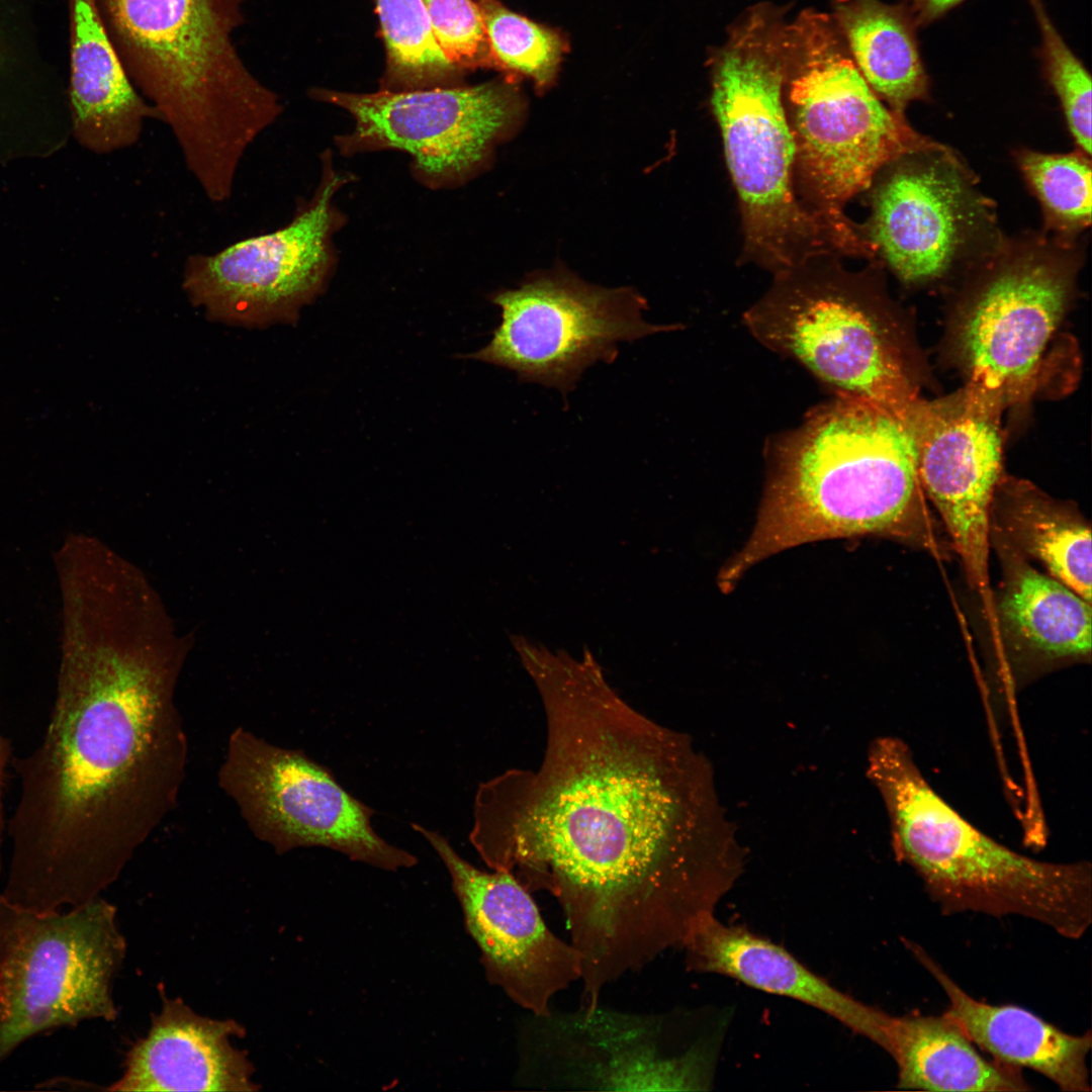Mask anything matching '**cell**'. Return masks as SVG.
<instances>
[{"mask_svg": "<svg viewBox=\"0 0 1092 1092\" xmlns=\"http://www.w3.org/2000/svg\"><path fill=\"white\" fill-rule=\"evenodd\" d=\"M522 664L544 710V754L478 786L469 840L490 870L557 900L581 999L596 1004L714 914L745 849L706 756L628 704L587 649L538 646Z\"/></svg>", "mask_w": 1092, "mask_h": 1092, "instance_id": "1", "label": "cell"}, {"mask_svg": "<svg viewBox=\"0 0 1092 1092\" xmlns=\"http://www.w3.org/2000/svg\"><path fill=\"white\" fill-rule=\"evenodd\" d=\"M56 700L19 760L1 895L36 912L96 897L177 800L187 742L175 704L192 647L161 595L93 578L60 593Z\"/></svg>", "mask_w": 1092, "mask_h": 1092, "instance_id": "2", "label": "cell"}, {"mask_svg": "<svg viewBox=\"0 0 1092 1092\" xmlns=\"http://www.w3.org/2000/svg\"><path fill=\"white\" fill-rule=\"evenodd\" d=\"M753 529L718 575L729 593L755 564L807 543L906 537L921 513L917 455L906 423L864 398L835 396L766 444Z\"/></svg>", "mask_w": 1092, "mask_h": 1092, "instance_id": "3", "label": "cell"}, {"mask_svg": "<svg viewBox=\"0 0 1092 1092\" xmlns=\"http://www.w3.org/2000/svg\"><path fill=\"white\" fill-rule=\"evenodd\" d=\"M95 1L131 82L199 187H230L248 149L283 111L235 44L247 0Z\"/></svg>", "mask_w": 1092, "mask_h": 1092, "instance_id": "4", "label": "cell"}, {"mask_svg": "<svg viewBox=\"0 0 1092 1092\" xmlns=\"http://www.w3.org/2000/svg\"><path fill=\"white\" fill-rule=\"evenodd\" d=\"M786 27L777 8L750 9L712 66L711 104L741 215L740 260L772 275L826 256L872 261L859 225L808 208L796 193L783 98Z\"/></svg>", "mask_w": 1092, "mask_h": 1092, "instance_id": "5", "label": "cell"}, {"mask_svg": "<svg viewBox=\"0 0 1092 1092\" xmlns=\"http://www.w3.org/2000/svg\"><path fill=\"white\" fill-rule=\"evenodd\" d=\"M867 775L884 803L895 857L945 914L1022 916L1070 939L1092 923V867L1022 854L965 819L930 785L909 745L880 736Z\"/></svg>", "mask_w": 1092, "mask_h": 1092, "instance_id": "6", "label": "cell"}, {"mask_svg": "<svg viewBox=\"0 0 1092 1092\" xmlns=\"http://www.w3.org/2000/svg\"><path fill=\"white\" fill-rule=\"evenodd\" d=\"M826 256L774 275L743 314L765 348L805 367L836 396L873 401L904 422L919 396L913 357L876 272Z\"/></svg>", "mask_w": 1092, "mask_h": 1092, "instance_id": "7", "label": "cell"}, {"mask_svg": "<svg viewBox=\"0 0 1092 1092\" xmlns=\"http://www.w3.org/2000/svg\"><path fill=\"white\" fill-rule=\"evenodd\" d=\"M783 98L796 193L830 217H846L845 204L888 164L939 145L882 102L833 18L812 9L787 23Z\"/></svg>", "mask_w": 1092, "mask_h": 1092, "instance_id": "8", "label": "cell"}, {"mask_svg": "<svg viewBox=\"0 0 1092 1092\" xmlns=\"http://www.w3.org/2000/svg\"><path fill=\"white\" fill-rule=\"evenodd\" d=\"M1082 252L1048 235L1005 238L966 274L948 329L964 387L1002 412L1043 389Z\"/></svg>", "mask_w": 1092, "mask_h": 1092, "instance_id": "9", "label": "cell"}, {"mask_svg": "<svg viewBox=\"0 0 1092 1092\" xmlns=\"http://www.w3.org/2000/svg\"><path fill=\"white\" fill-rule=\"evenodd\" d=\"M115 917L99 897L61 913L0 895V1063L38 1033L116 1017L110 989L126 944Z\"/></svg>", "mask_w": 1092, "mask_h": 1092, "instance_id": "10", "label": "cell"}, {"mask_svg": "<svg viewBox=\"0 0 1092 1092\" xmlns=\"http://www.w3.org/2000/svg\"><path fill=\"white\" fill-rule=\"evenodd\" d=\"M868 190L871 213L859 230L905 286L966 275L1004 239L993 203L941 144L894 160Z\"/></svg>", "mask_w": 1092, "mask_h": 1092, "instance_id": "11", "label": "cell"}, {"mask_svg": "<svg viewBox=\"0 0 1092 1092\" xmlns=\"http://www.w3.org/2000/svg\"><path fill=\"white\" fill-rule=\"evenodd\" d=\"M310 94L352 116L353 128L335 139L342 155L404 152L414 177L435 190L461 186L483 170L524 110L518 90L502 81L373 93L313 89Z\"/></svg>", "mask_w": 1092, "mask_h": 1092, "instance_id": "12", "label": "cell"}, {"mask_svg": "<svg viewBox=\"0 0 1092 1092\" xmlns=\"http://www.w3.org/2000/svg\"><path fill=\"white\" fill-rule=\"evenodd\" d=\"M491 300L502 321L490 342L468 357L509 369L520 381L555 388L563 397L587 367L612 363L620 342L680 329L644 321L647 302L633 288L592 285L562 270L532 276Z\"/></svg>", "mask_w": 1092, "mask_h": 1092, "instance_id": "13", "label": "cell"}, {"mask_svg": "<svg viewBox=\"0 0 1092 1092\" xmlns=\"http://www.w3.org/2000/svg\"><path fill=\"white\" fill-rule=\"evenodd\" d=\"M219 784L252 831L279 853L322 846L385 871L418 862L381 838L371 824L374 811L302 751L238 728L229 740Z\"/></svg>", "mask_w": 1092, "mask_h": 1092, "instance_id": "14", "label": "cell"}, {"mask_svg": "<svg viewBox=\"0 0 1092 1092\" xmlns=\"http://www.w3.org/2000/svg\"><path fill=\"white\" fill-rule=\"evenodd\" d=\"M322 166L312 198L288 224L186 258L182 285L195 305L243 324L289 322L324 291L337 261L334 238L346 220L334 198L352 177L334 168L329 151Z\"/></svg>", "mask_w": 1092, "mask_h": 1092, "instance_id": "15", "label": "cell"}, {"mask_svg": "<svg viewBox=\"0 0 1092 1092\" xmlns=\"http://www.w3.org/2000/svg\"><path fill=\"white\" fill-rule=\"evenodd\" d=\"M525 1062L543 1068L545 1082L607 1091L707 1090L711 1046L668 1049L665 1020L605 1010L598 1005L569 1014L534 1016Z\"/></svg>", "mask_w": 1092, "mask_h": 1092, "instance_id": "16", "label": "cell"}, {"mask_svg": "<svg viewBox=\"0 0 1092 1092\" xmlns=\"http://www.w3.org/2000/svg\"><path fill=\"white\" fill-rule=\"evenodd\" d=\"M445 864L486 979L533 1016L580 981L581 957L543 920L531 892L511 872H485L460 856L439 832L413 823Z\"/></svg>", "mask_w": 1092, "mask_h": 1092, "instance_id": "17", "label": "cell"}, {"mask_svg": "<svg viewBox=\"0 0 1092 1092\" xmlns=\"http://www.w3.org/2000/svg\"><path fill=\"white\" fill-rule=\"evenodd\" d=\"M1000 419L964 386L940 398L919 397L905 419L921 487L981 593L988 588L990 520L1002 478Z\"/></svg>", "mask_w": 1092, "mask_h": 1092, "instance_id": "18", "label": "cell"}, {"mask_svg": "<svg viewBox=\"0 0 1092 1092\" xmlns=\"http://www.w3.org/2000/svg\"><path fill=\"white\" fill-rule=\"evenodd\" d=\"M682 948L691 970L733 978L751 988L812 1006L885 1050L892 1015L839 991L787 949L714 914L692 930Z\"/></svg>", "mask_w": 1092, "mask_h": 1092, "instance_id": "19", "label": "cell"}, {"mask_svg": "<svg viewBox=\"0 0 1092 1092\" xmlns=\"http://www.w3.org/2000/svg\"><path fill=\"white\" fill-rule=\"evenodd\" d=\"M243 1036L235 1020L202 1017L181 999L163 997L147 1036L127 1054L111 1091H254L253 1067L230 1041Z\"/></svg>", "mask_w": 1092, "mask_h": 1092, "instance_id": "20", "label": "cell"}, {"mask_svg": "<svg viewBox=\"0 0 1092 1092\" xmlns=\"http://www.w3.org/2000/svg\"><path fill=\"white\" fill-rule=\"evenodd\" d=\"M916 961L933 977L948 1000L944 1014L992 1060L1029 1069L1066 1092H1089L1090 1030L1068 1033L1029 1010L991 1005L963 990L919 944L905 939Z\"/></svg>", "mask_w": 1092, "mask_h": 1092, "instance_id": "21", "label": "cell"}, {"mask_svg": "<svg viewBox=\"0 0 1092 1092\" xmlns=\"http://www.w3.org/2000/svg\"><path fill=\"white\" fill-rule=\"evenodd\" d=\"M73 133L85 149L106 155L133 147L145 122L161 121L138 91L105 29L95 0H71Z\"/></svg>", "mask_w": 1092, "mask_h": 1092, "instance_id": "22", "label": "cell"}, {"mask_svg": "<svg viewBox=\"0 0 1092 1092\" xmlns=\"http://www.w3.org/2000/svg\"><path fill=\"white\" fill-rule=\"evenodd\" d=\"M886 1052L897 1066L898 1089L1030 1090L1019 1069L987 1060L944 1013L892 1015Z\"/></svg>", "mask_w": 1092, "mask_h": 1092, "instance_id": "23", "label": "cell"}, {"mask_svg": "<svg viewBox=\"0 0 1092 1092\" xmlns=\"http://www.w3.org/2000/svg\"><path fill=\"white\" fill-rule=\"evenodd\" d=\"M833 20L858 71L894 112L929 97L916 26L902 4L880 0H835Z\"/></svg>", "mask_w": 1092, "mask_h": 1092, "instance_id": "24", "label": "cell"}, {"mask_svg": "<svg viewBox=\"0 0 1092 1092\" xmlns=\"http://www.w3.org/2000/svg\"><path fill=\"white\" fill-rule=\"evenodd\" d=\"M1002 527L1051 576L1091 603V532L1077 514L1027 481L1001 478L994 496Z\"/></svg>", "mask_w": 1092, "mask_h": 1092, "instance_id": "25", "label": "cell"}, {"mask_svg": "<svg viewBox=\"0 0 1092 1092\" xmlns=\"http://www.w3.org/2000/svg\"><path fill=\"white\" fill-rule=\"evenodd\" d=\"M1000 611L1011 635L1033 655L1058 662L1091 652V603L1023 563L1008 576Z\"/></svg>", "mask_w": 1092, "mask_h": 1092, "instance_id": "26", "label": "cell"}, {"mask_svg": "<svg viewBox=\"0 0 1092 1092\" xmlns=\"http://www.w3.org/2000/svg\"><path fill=\"white\" fill-rule=\"evenodd\" d=\"M387 58V90L455 86L460 71L439 46L422 0H375Z\"/></svg>", "mask_w": 1092, "mask_h": 1092, "instance_id": "27", "label": "cell"}, {"mask_svg": "<svg viewBox=\"0 0 1092 1092\" xmlns=\"http://www.w3.org/2000/svg\"><path fill=\"white\" fill-rule=\"evenodd\" d=\"M1020 172L1038 200L1045 230L1067 244L1091 224L1092 177L1089 155L1077 149L1046 154L1021 149L1016 154Z\"/></svg>", "mask_w": 1092, "mask_h": 1092, "instance_id": "28", "label": "cell"}, {"mask_svg": "<svg viewBox=\"0 0 1092 1092\" xmlns=\"http://www.w3.org/2000/svg\"><path fill=\"white\" fill-rule=\"evenodd\" d=\"M476 4L492 63L531 77L539 88L548 86L563 52L559 35L508 10L496 0H478Z\"/></svg>", "mask_w": 1092, "mask_h": 1092, "instance_id": "29", "label": "cell"}, {"mask_svg": "<svg viewBox=\"0 0 1092 1092\" xmlns=\"http://www.w3.org/2000/svg\"><path fill=\"white\" fill-rule=\"evenodd\" d=\"M1037 21L1044 75L1060 99L1078 149L1091 154V78L1065 42L1041 0H1028Z\"/></svg>", "mask_w": 1092, "mask_h": 1092, "instance_id": "30", "label": "cell"}, {"mask_svg": "<svg viewBox=\"0 0 1092 1092\" xmlns=\"http://www.w3.org/2000/svg\"><path fill=\"white\" fill-rule=\"evenodd\" d=\"M434 35L459 70L492 63L478 6L472 0H422Z\"/></svg>", "mask_w": 1092, "mask_h": 1092, "instance_id": "31", "label": "cell"}, {"mask_svg": "<svg viewBox=\"0 0 1092 1092\" xmlns=\"http://www.w3.org/2000/svg\"><path fill=\"white\" fill-rule=\"evenodd\" d=\"M965 0H903L905 8L916 27L925 26L943 16Z\"/></svg>", "mask_w": 1092, "mask_h": 1092, "instance_id": "32", "label": "cell"}, {"mask_svg": "<svg viewBox=\"0 0 1092 1092\" xmlns=\"http://www.w3.org/2000/svg\"><path fill=\"white\" fill-rule=\"evenodd\" d=\"M7 759H8L7 744L5 743L4 739L0 736V873H1V868H2L1 845H2V830H3L2 791H3L4 771H5V766H6Z\"/></svg>", "mask_w": 1092, "mask_h": 1092, "instance_id": "33", "label": "cell"}]
</instances>
